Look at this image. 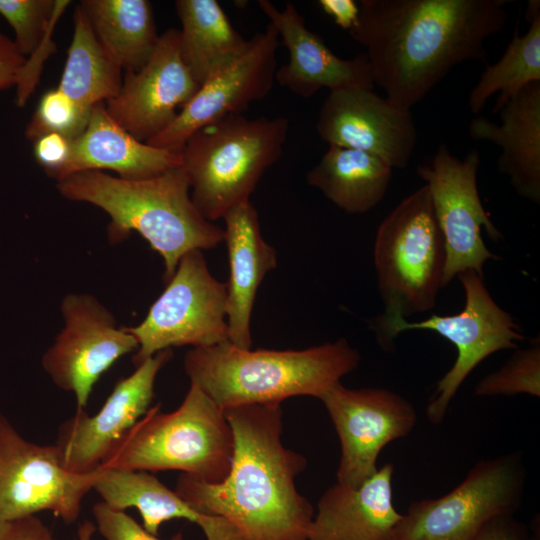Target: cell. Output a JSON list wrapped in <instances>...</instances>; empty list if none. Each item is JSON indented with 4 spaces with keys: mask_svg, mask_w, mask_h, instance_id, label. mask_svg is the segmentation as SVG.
Wrapping results in <instances>:
<instances>
[{
    "mask_svg": "<svg viewBox=\"0 0 540 540\" xmlns=\"http://www.w3.org/2000/svg\"><path fill=\"white\" fill-rule=\"evenodd\" d=\"M507 0H361L351 37L366 48L373 82L411 110L457 64L486 61Z\"/></svg>",
    "mask_w": 540,
    "mask_h": 540,
    "instance_id": "1",
    "label": "cell"
},
{
    "mask_svg": "<svg viewBox=\"0 0 540 540\" xmlns=\"http://www.w3.org/2000/svg\"><path fill=\"white\" fill-rule=\"evenodd\" d=\"M224 412L234 440L227 476L208 483L181 474L175 492L196 512L227 520L246 540H310L314 509L295 484L307 461L282 443L280 404Z\"/></svg>",
    "mask_w": 540,
    "mask_h": 540,
    "instance_id": "2",
    "label": "cell"
},
{
    "mask_svg": "<svg viewBox=\"0 0 540 540\" xmlns=\"http://www.w3.org/2000/svg\"><path fill=\"white\" fill-rule=\"evenodd\" d=\"M56 189L67 200L103 210L110 217V243L122 242L132 232L143 237L162 257L165 282L184 254L209 250L224 241V228L195 207L182 166L145 179L85 170L56 182Z\"/></svg>",
    "mask_w": 540,
    "mask_h": 540,
    "instance_id": "3",
    "label": "cell"
},
{
    "mask_svg": "<svg viewBox=\"0 0 540 540\" xmlns=\"http://www.w3.org/2000/svg\"><path fill=\"white\" fill-rule=\"evenodd\" d=\"M360 361L359 352L341 338L301 350H252L225 342L191 348L183 364L190 384L226 410L281 404L294 396L321 399Z\"/></svg>",
    "mask_w": 540,
    "mask_h": 540,
    "instance_id": "4",
    "label": "cell"
},
{
    "mask_svg": "<svg viewBox=\"0 0 540 540\" xmlns=\"http://www.w3.org/2000/svg\"><path fill=\"white\" fill-rule=\"evenodd\" d=\"M234 449L224 410L198 386L190 384L180 406L148 411L109 451L99 467L180 471L208 483L228 474Z\"/></svg>",
    "mask_w": 540,
    "mask_h": 540,
    "instance_id": "5",
    "label": "cell"
},
{
    "mask_svg": "<svg viewBox=\"0 0 540 540\" xmlns=\"http://www.w3.org/2000/svg\"><path fill=\"white\" fill-rule=\"evenodd\" d=\"M287 117L249 119L231 114L196 131L184 144L182 168L198 211L215 222L249 201L258 182L282 155Z\"/></svg>",
    "mask_w": 540,
    "mask_h": 540,
    "instance_id": "6",
    "label": "cell"
},
{
    "mask_svg": "<svg viewBox=\"0 0 540 540\" xmlns=\"http://www.w3.org/2000/svg\"><path fill=\"white\" fill-rule=\"evenodd\" d=\"M373 261L387 323L434 308L443 287L445 242L427 185L405 197L380 223Z\"/></svg>",
    "mask_w": 540,
    "mask_h": 540,
    "instance_id": "7",
    "label": "cell"
},
{
    "mask_svg": "<svg viewBox=\"0 0 540 540\" xmlns=\"http://www.w3.org/2000/svg\"><path fill=\"white\" fill-rule=\"evenodd\" d=\"M465 293L463 309L454 315H436L422 321L395 319L370 321L378 343L391 348L393 339L407 330H431L451 342L457 351L454 364L438 381L426 409L433 424H440L450 403L468 375L487 357L501 350L516 349L524 339L520 326L492 298L483 278L473 270L458 276Z\"/></svg>",
    "mask_w": 540,
    "mask_h": 540,
    "instance_id": "8",
    "label": "cell"
},
{
    "mask_svg": "<svg viewBox=\"0 0 540 540\" xmlns=\"http://www.w3.org/2000/svg\"><path fill=\"white\" fill-rule=\"evenodd\" d=\"M227 285L210 272L202 250L184 254L145 318L128 327L138 343L135 366L172 347L229 342Z\"/></svg>",
    "mask_w": 540,
    "mask_h": 540,
    "instance_id": "9",
    "label": "cell"
},
{
    "mask_svg": "<svg viewBox=\"0 0 540 540\" xmlns=\"http://www.w3.org/2000/svg\"><path fill=\"white\" fill-rule=\"evenodd\" d=\"M524 479L519 455L482 460L448 493L413 502L393 540H472L494 518L513 515Z\"/></svg>",
    "mask_w": 540,
    "mask_h": 540,
    "instance_id": "10",
    "label": "cell"
},
{
    "mask_svg": "<svg viewBox=\"0 0 540 540\" xmlns=\"http://www.w3.org/2000/svg\"><path fill=\"white\" fill-rule=\"evenodd\" d=\"M101 471L100 467L86 474L65 470L55 444L27 440L0 412V523L43 511L74 523Z\"/></svg>",
    "mask_w": 540,
    "mask_h": 540,
    "instance_id": "11",
    "label": "cell"
},
{
    "mask_svg": "<svg viewBox=\"0 0 540 540\" xmlns=\"http://www.w3.org/2000/svg\"><path fill=\"white\" fill-rule=\"evenodd\" d=\"M481 157L471 150L462 160L441 144L430 162L417 168L428 186L435 217L442 232L446 264L443 287L466 270L483 278V266L499 259L485 245L482 228L493 241L503 239L485 211L477 188Z\"/></svg>",
    "mask_w": 540,
    "mask_h": 540,
    "instance_id": "12",
    "label": "cell"
},
{
    "mask_svg": "<svg viewBox=\"0 0 540 540\" xmlns=\"http://www.w3.org/2000/svg\"><path fill=\"white\" fill-rule=\"evenodd\" d=\"M64 326L41 359L43 370L85 410L101 376L138 343L111 311L88 293H69L61 302Z\"/></svg>",
    "mask_w": 540,
    "mask_h": 540,
    "instance_id": "13",
    "label": "cell"
},
{
    "mask_svg": "<svg viewBox=\"0 0 540 540\" xmlns=\"http://www.w3.org/2000/svg\"><path fill=\"white\" fill-rule=\"evenodd\" d=\"M341 446L337 483L357 487L377 470L380 452L406 437L417 413L403 396L385 388H347L340 383L320 399Z\"/></svg>",
    "mask_w": 540,
    "mask_h": 540,
    "instance_id": "14",
    "label": "cell"
},
{
    "mask_svg": "<svg viewBox=\"0 0 540 540\" xmlns=\"http://www.w3.org/2000/svg\"><path fill=\"white\" fill-rule=\"evenodd\" d=\"M279 35L272 24L249 39L242 56L205 81L172 123L146 143L181 151L196 131L264 99L275 81Z\"/></svg>",
    "mask_w": 540,
    "mask_h": 540,
    "instance_id": "15",
    "label": "cell"
},
{
    "mask_svg": "<svg viewBox=\"0 0 540 540\" xmlns=\"http://www.w3.org/2000/svg\"><path fill=\"white\" fill-rule=\"evenodd\" d=\"M160 351L120 379L97 413L77 410L63 422L55 444L62 467L75 474L96 470L123 435L148 411L159 371L172 358Z\"/></svg>",
    "mask_w": 540,
    "mask_h": 540,
    "instance_id": "16",
    "label": "cell"
},
{
    "mask_svg": "<svg viewBox=\"0 0 540 540\" xmlns=\"http://www.w3.org/2000/svg\"><path fill=\"white\" fill-rule=\"evenodd\" d=\"M316 131L329 145L375 155L391 168H405L417 143L411 110L373 89L329 91L316 122Z\"/></svg>",
    "mask_w": 540,
    "mask_h": 540,
    "instance_id": "17",
    "label": "cell"
},
{
    "mask_svg": "<svg viewBox=\"0 0 540 540\" xmlns=\"http://www.w3.org/2000/svg\"><path fill=\"white\" fill-rule=\"evenodd\" d=\"M199 87L182 60L179 29L170 28L159 35L141 69L125 72L119 93L105 108L122 128L147 142L172 123Z\"/></svg>",
    "mask_w": 540,
    "mask_h": 540,
    "instance_id": "18",
    "label": "cell"
},
{
    "mask_svg": "<svg viewBox=\"0 0 540 540\" xmlns=\"http://www.w3.org/2000/svg\"><path fill=\"white\" fill-rule=\"evenodd\" d=\"M258 6L289 52L288 62L276 70L275 80L280 86L304 98L322 88H374L365 53L351 59L338 57L320 35L307 28L303 16L290 2L282 9L268 0H259Z\"/></svg>",
    "mask_w": 540,
    "mask_h": 540,
    "instance_id": "19",
    "label": "cell"
},
{
    "mask_svg": "<svg viewBox=\"0 0 540 540\" xmlns=\"http://www.w3.org/2000/svg\"><path fill=\"white\" fill-rule=\"evenodd\" d=\"M393 474L387 463L357 487H329L314 512L310 540H393L402 517L393 503Z\"/></svg>",
    "mask_w": 540,
    "mask_h": 540,
    "instance_id": "20",
    "label": "cell"
},
{
    "mask_svg": "<svg viewBox=\"0 0 540 540\" xmlns=\"http://www.w3.org/2000/svg\"><path fill=\"white\" fill-rule=\"evenodd\" d=\"M222 219L230 272L226 284L228 339L250 349L256 294L266 274L277 266V252L264 240L258 212L250 200L230 209Z\"/></svg>",
    "mask_w": 540,
    "mask_h": 540,
    "instance_id": "21",
    "label": "cell"
},
{
    "mask_svg": "<svg viewBox=\"0 0 540 540\" xmlns=\"http://www.w3.org/2000/svg\"><path fill=\"white\" fill-rule=\"evenodd\" d=\"M500 123L475 117L469 124L474 140L498 145V170L518 195L540 203V82L524 87L498 111Z\"/></svg>",
    "mask_w": 540,
    "mask_h": 540,
    "instance_id": "22",
    "label": "cell"
},
{
    "mask_svg": "<svg viewBox=\"0 0 540 540\" xmlns=\"http://www.w3.org/2000/svg\"><path fill=\"white\" fill-rule=\"evenodd\" d=\"M181 165V151L136 139L112 119L105 103H99L92 107L84 131L71 140L70 158L58 181L85 170H109L121 178L145 179Z\"/></svg>",
    "mask_w": 540,
    "mask_h": 540,
    "instance_id": "23",
    "label": "cell"
},
{
    "mask_svg": "<svg viewBox=\"0 0 540 540\" xmlns=\"http://www.w3.org/2000/svg\"><path fill=\"white\" fill-rule=\"evenodd\" d=\"M175 8L181 23L180 54L199 86L247 50L249 39L233 27L218 1L177 0Z\"/></svg>",
    "mask_w": 540,
    "mask_h": 540,
    "instance_id": "24",
    "label": "cell"
},
{
    "mask_svg": "<svg viewBox=\"0 0 540 540\" xmlns=\"http://www.w3.org/2000/svg\"><path fill=\"white\" fill-rule=\"evenodd\" d=\"M392 172L393 168L375 155L329 145L307 173L306 181L346 213L363 214L385 197Z\"/></svg>",
    "mask_w": 540,
    "mask_h": 540,
    "instance_id": "25",
    "label": "cell"
},
{
    "mask_svg": "<svg viewBox=\"0 0 540 540\" xmlns=\"http://www.w3.org/2000/svg\"><path fill=\"white\" fill-rule=\"evenodd\" d=\"M73 23L72 41L57 88L90 111L119 93L123 69L97 37L79 5L75 8Z\"/></svg>",
    "mask_w": 540,
    "mask_h": 540,
    "instance_id": "26",
    "label": "cell"
},
{
    "mask_svg": "<svg viewBox=\"0 0 540 540\" xmlns=\"http://www.w3.org/2000/svg\"><path fill=\"white\" fill-rule=\"evenodd\" d=\"M78 5L125 72L146 64L159 39L150 1L82 0Z\"/></svg>",
    "mask_w": 540,
    "mask_h": 540,
    "instance_id": "27",
    "label": "cell"
},
{
    "mask_svg": "<svg viewBox=\"0 0 540 540\" xmlns=\"http://www.w3.org/2000/svg\"><path fill=\"white\" fill-rule=\"evenodd\" d=\"M100 468L102 471L93 489L102 502L118 511L136 508L142 517V526L153 535L158 536L164 522L185 519L198 524L203 516L148 471Z\"/></svg>",
    "mask_w": 540,
    "mask_h": 540,
    "instance_id": "28",
    "label": "cell"
},
{
    "mask_svg": "<svg viewBox=\"0 0 540 540\" xmlns=\"http://www.w3.org/2000/svg\"><path fill=\"white\" fill-rule=\"evenodd\" d=\"M527 22L529 30L520 35L516 26L501 58L494 64H486L469 94L468 105L473 114L479 113L496 93L499 95L493 113L528 84L540 82V15Z\"/></svg>",
    "mask_w": 540,
    "mask_h": 540,
    "instance_id": "29",
    "label": "cell"
},
{
    "mask_svg": "<svg viewBox=\"0 0 540 540\" xmlns=\"http://www.w3.org/2000/svg\"><path fill=\"white\" fill-rule=\"evenodd\" d=\"M69 0H0V17L12 27L19 52L31 55L69 6Z\"/></svg>",
    "mask_w": 540,
    "mask_h": 540,
    "instance_id": "30",
    "label": "cell"
},
{
    "mask_svg": "<svg viewBox=\"0 0 540 540\" xmlns=\"http://www.w3.org/2000/svg\"><path fill=\"white\" fill-rule=\"evenodd\" d=\"M478 396H540L539 339L517 349L499 369L483 377L475 387Z\"/></svg>",
    "mask_w": 540,
    "mask_h": 540,
    "instance_id": "31",
    "label": "cell"
},
{
    "mask_svg": "<svg viewBox=\"0 0 540 540\" xmlns=\"http://www.w3.org/2000/svg\"><path fill=\"white\" fill-rule=\"evenodd\" d=\"M90 111L83 109L60 89H50L39 99L26 126L25 136L34 142L44 134L57 133L72 140L86 128Z\"/></svg>",
    "mask_w": 540,
    "mask_h": 540,
    "instance_id": "32",
    "label": "cell"
},
{
    "mask_svg": "<svg viewBox=\"0 0 540 540\" xmlns=\"http://www.w3.org/2000/svg\"><path fill=\"white\" fill-rule=\"evenodd\" d=\"M92 514L96 530L106 540H162L149 533L125 511L114 510L102 501L93 506ZM169 540H184V537L182 532H178Z\"/></svg>",
    "mask_w": 540,
    "mask_h": 540,
    "instance_id": "33",
    "label": "cell"
},
{
    "mask_svg": "<svg viewBox=\"0 0 540 540\" xmlns=\"http://www.w3.org/2000/svg\"><path fill=\"white\" fill-rule=\"evenodd\" d=\"M32 143L36 162L57 182L70 158L71 140L61 134L48 133Z\"/></svg>",
    "mask_w": 540,
    "mask_h": 540,
    "instance_id": "34",
    "label": "cell"
},
{
    "mask_svg": "<svg viewBox=\"0 0 540 540\" xmlns=\"http://www.w3.org/2000/svg\"><path fill=\"white\" fill-rule=\"evenodd\" d=\"M0 540H58L36 515L0 523Z\"/></svg>",
    "mask_w": 540,
    "mask_h": 540,
    "instance_id": "35",
    "label": "cell"
},
{
    "mask_svg": "<svg viewBox=\"0 0 540 540\" xmlns=\"http://www.w3.org/2000/svg\"><path fill=\"white\" fill-rule=\"evenodd\" d=\"M25 60L13 39L0 32V91L16 86Z\"/></svg>",
    "mask_w": 540,
    "mask_h": 540,
    "instance_id": "36",
    "label": "cell"
},
{
    "mask_svg": "<svg viewBox=\"0 0 540 540\" xmlns=\"http://www.w3.org/2000/svg\"><path fill=\"white\" fill-rule=\"evenodd\" d=\"M472 540H527V537L513 515H504L487 523Z\"/></svg>",
    "mask_w": 540,
    "mask_h": 540,
    "instance_id": "37",
    "label": "cell"
},
{
    "mask_svg": "<svg viewBox=\"0 0 540 540\" xmlns=\"http://www.w3.org/2000/svg\"><path fill=\"white\" fill-rule=\"evenodd\" d=\"M322 10L341 28L350 30L356 23L359 5L353 0H320Z\"/></svg>",
    "mask_w": 540,
    "mask_h": 540,
    "instance_id": "38",
    "label": "cell"
},
{
    "mask_svg": "<svg viewBox=\"0 0 540 540\" xmlns=\"http://www.w3.org/2000/svg\"><path fill=\"white\" fill-rule=\"evenodd\" d=\"M197 525L206 540H246L231 523L219 516L203 514Z\"/></svg>",
    "mask_w": 540,
    "mask_h": 540,
    "instance_id": "39",
    "label": "cell"
},
{
    "mask_svg": "<svg viewBox=\"0 0 540 540\" xmlns=\"http://www.w3.org/2000/svg\"><path fill=\"white\" fill-rule=\"evenodd\" d=\"M96 526L90 521L83 522L77 530V540H92Z\"/></svg>",
    "mask_w": 540,
    "mask_h": 540,
    "instance_id": "40",
    "label": "cell"
}]
</instances>
